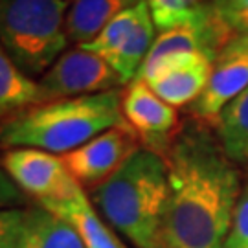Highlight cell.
Instances as JSON below:
<instances>
[{
  "mask_svg": "<svg viewBox=\"0 0 248 248\" xmlns=\"http://www.w3.org/2000/svg\"><path fill=\"white\" fill-rule=\"evenodd\" d=\"M26 204V193L11 180L4 169H0V212L18 210Z\"/></svg>",
  "mask_w": 248,
  "mask_h": 248,
  "instance_id": "21",
  "label": "cell"
},
{
  "mask_svg": "<svg viewBox=\"0 0 248 248\" xmlns=\"http://www.w3.org/2000/svg\"><path fill=\"white\" fill-rule=\"evenodd\" d=\"M124 87L120 76L99 55L79 46L64 52L39 79L43 103L81 98Z\"/></svg>",
  "mask_w": 248,
  "mask_h": 248,
  "instance_id": "7",
  "label": "cell"
},
{
  "mask_svg": "<svg viewBox=\"0 0 248 248\" xmlns=\"http://www.w3.org/2000/svg\"><path fill=\"white\" fill-rule=\"evenodd\" d=\"M103 221L136 248H160L169 201L166 158L140 147L112 177L89 191Z\"/></svg>",
  "mask_w": 248,
  "mask_h": 248,
  "instance_id": "2",
  "label": "cell"
},
{
  "mask_svg": "<svg viewBox=\"0 0 248 248\" xmlns=\"http://www.w3.org/2000/svg\"><path fill=\"white\" fill-rule=\"evenodd\" d=\"M142 0H72L66 11V37L76 46L87 45L125 9L134 8Z\"/></svg>",
  "mask_w": 248,
  "mask_h": 248,
  "instance_id": "12",
  "label": "cell"
},
{
  "mask_svg": "<svg viewBox=\"0 0 248 248\" xmlns=\"http://www.w3.org/2000/svg\"><path fill=\"white\" fill-rule=\"evenodd\" d=\"M245 89H248V33H237L217 53L210 81L191 105V118L215 127L222 108Z\"/></svg>",
  "mask_w": 248,
  "mask_h": 248,
  "instance_id": "9",
  "label": "cell"
},
{
  "mask_svg": "<svg viewBox=\"0 0 248 248\" xmlns=\"http://www.w3.org/2000/svg\"><path fill=\"white\" fill-rule=\"evenodd\" d=\"M222 248H248V171L243 178V189Z\"/></svg>",
  "mask_w": 248,
  "mask_h": 248,
  "instance_id": "18",
  "label": "cell"
},
{
  "mask_svg": "<svg viewBox=\"0 0 248 248\" xmlns=\"http://www.w3.org/2000/svg\"><path fill=\"white\" fill-rule=\"evenodd\" d=\"M213 129L228 158L248 164V89L222 108Z\"/></svg>",
  "mask_w": 248,
  "mask_h": 248,
  "instance_id": "16",
  "label": "cell"
},
{
  "mask_svg": "<svg viewBox=\"0 0 248 248\" xmlns=\"http://www.w3.org/2000/svg\"><path fill=\"white\" fill-rule=\"evenodd\" d=\"M213 9L233 33H248V0H213Z\"/></svg>",
  "mask_w": 248,
  "mask_h": 248,
  "instance_id": "19",
  "label": "cell"
},
{
  "mask_svg": "<svg viewBox=\"0 0 248 248\" xmlns=\"http://www.w3.org/2000/svg\"><path fill=\"white\" fill-rule=\"evenodd\" d=\"M155 39V22L147 2L142 0L134 8L120 13L94 41L79 48L105 59L122 83L129 85L138 78Z\"/></svg>",
  "mask_w": 248,
  "mask_h": 248,
  "instance_id": "5",
  "label": "cell"
},
{
  "mask_svg": "<svg viewBox=\"0 0 248 248\" xmlns=\"http://www.w3.org/2000/svg\"><path fill=\"white\" fill-rule=\"evenodd\" d=\"M45 208L70 222L79 233L85 248H127L83 191L68 201L45 204Z\"/></svg>",
  "mask_w": 248,
  "mask_h": 248,
  "instance_id": "14",
  "label": "cell"
},
{
  "mask_svg": "<svg viewBox=\"0 0 248 248\" xmlns=\"http://www.w3.org/2000/svg\"><path fill=\"white\" fill-rule=\"evenodd\" d=\"M17 248H85V245L64 217L45 206H30L24 213Z\"/></svg>",
  "mask_w": 248,
  "mask_h": 248,
  "instance_id": "13",
  "label": "cell"
},
{
  "mask_svg": "<svg viewBox=\"0 0 248 248\" xmlns=\"http://www.w3.org/2000/svg\"><path fill=\"white\" fill-rule=\"evenodd\" d=\"M140 143L142 140L136 131L122 124L92 138L79 149L64 155L62 160L79 186L89 187L90 191L112 177L134 151L142 147Z\"/></svg>",
  "mask_w": 248,
  "mask_h": 248,
  "instance_id": "8",
  "label": "cell"
},
{
  "mask_svg": "<svg viewBox=\"0 0 248 248\" xmlns=\"http://www.w3.org/2000/svg\"><path fill=\"white\" fill-rule=\"evenodd\" d=\"M68 0H0V45L30 78L45 76L70 45Z\"/></svg>",
  "mask_w": 248,
  "mask_h": 248,
  "instance_id": "4",
  "label": "cell"
},
{
  "mask_svg": "<svg viewBox=\"0 0 248 248\" xmlns=\"http://www.w3.org/2000/svg\"><path fill=\"white\" fill-rule=\"evenodd\" d=\"M2 169L26 197L35 199L41 206L68 201L83 191L62 156L33 147L8 149L2 155Z\"/></svg>",
  "mask_w": 248,
  "mask_h": 248,
  "instance_id": "6",
  "label": "cell"
},
{
  "mask_svg": "<svg viewBox=\"0 0 248 248\" xmlns=\"http://www.w3.org/2000/svg\"><path fill=\"white\" fill-rule=\"evenodd\" d=\"M213 61L202 53H180L158 62L136 79L145 81L151 90L173 108L193 105L204 92Z\"/></svg>",
  "mask_w": 248,
  "mask_h": 248,
  "instance_id": "11",
  "label": "cell"
},
{
  "mask_svg": "<svg viewBox=\"0 0 248 248\" xmlns=\"http://www.w3.org/2000/svg\"><path fill=\"white\" fill-rule=\"evenodd\" d=\"M26 208L0 212V248H17Z\"/></svg>",
  "mask_w": 248,
  "mask_h": 248,
  "instance_id": "20",
  "label": "cell"
},
{
  "mask_svg": "<svg viewBox=\"0 0 248 248\" xmlns=\"http://www.w3.org/2000/svg\"><path fill=\"white\" fill-rule=\"evenodd\" d=\"M155 28L166 31L213 11V0H145Z\"/></svg>",
  "mask_w": 248,
  "mask_h": 248,
  "instance_id": "17",
  "label": "cell"
},
{
  "mask_svg": "<svg viewBox=\"0 0 248 248\" xmlns=\"http://www.w3.org/2000/svg\"><path fill=\"white\" fill-rule=\"evenodd\" d=\"M0 131H2V118H0Z\"/></svg>",
  "mask_w": 248,
  "mask_h": 248,
  "instance_id": "22",
  "label": "cell"
},
{
  "mask_svg": "<svg viewBox=\"0 0 248 248\" xmlns=\"http://www.w3.org/2000/svg\"><path fill=\"white\" fill-rule=\"evenodd\" d=\"M164 158L169 169V201L160 248H222L243 177L215 129L191 118L173 136Z\"/></svg>",
  "mask_w": 248,
  "mask_h": 248,
  "instance_id": "1",
  "label": "cell"
},
{
  "mask_svg": "<svg viewBox=\"0 0 248 248\" xmlns=\"http://www.w3.org/2000/svg\"><path fill=\"white\" fill-rule=\"evenodd\" d=\"M41 103L39 81H33L20 70L0 45V118L6 120L8 116Z\"/></svg>",
  "mask_w": 248,
  "mask_h": 248,
  "instance_id": "15",
  "label": "cell"
},
{
  "mask_svg": "<svg viewBox=\"0 0 248 248\" xmlns=\"http://www.w3.org/2000/svg\"><path fill=\"white\" fill-rule=\"evenodd\" d=\"M122 114L125 124L140 136L143 147L162 156L180 129L177 108L162 101L142 79H134L124 90Z\"/></svg>",
  "mask_w": 248,
  "mask_h": 248,
  "instance_id": "10",
  "label": "cell"
},
{
  "mask_svg": "<svg viewBox=\"0 0 248 248\" xmlns=\"http://www.w3.org/2000/svg\"><path fill=\"white\" fill-rule=\"evenodd\" d=\"M124 90L57 99L20 110L2 120L0 147H33L53 155H68L116 125L122 114Z\"/></svg>",
  "mask_w": 248,
  "mask_h": 248,
  "instance_id": "3",
  "label": "cell"
}]
</instances>
